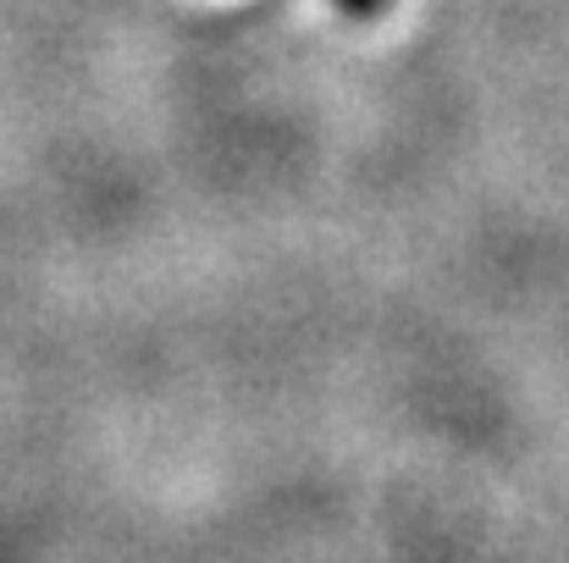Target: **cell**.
<instances>
[{
  "label": "cell",
  "instance_id": "1",
  "mask_svg": "<svg viewBox=\"0 0 569 563\" xmlns=\"http://www.w3.org/2000/svg\"><path fill=\"white\" fill-rule=\"evenodd\" d=\"M343 6H349V11H360V17H366V11H377L381 0H343Z\"/></svg>",
  "mask_w": 569,
  "mask_h": 563
}]
</instances>
